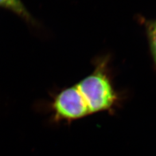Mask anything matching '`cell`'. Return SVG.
Masks as SVG:
<instances>
[{
	"instance_id": "1",
	"label": "cell",
	"mask_w": 156,
	"mask_h": 156,
	"mask_svg": "<svg viewBox=\"0 0 156 156\" xmlns=\"http://www.w3.org/2000/svg\"><path fill=\"white\" fill-rule=\"evenodd\" d=\"M75 86L90 114L108 109L115 103L116 94L109 78L99 68Z\"/></svg>"
},
{
	"instance_id": "2",
	"label": "cell",
	"mask_w": 156,
	"mask_h": 156,
	"mask_svg": "<svg viewBox=\"0 0 156 156\" xmlns=\"http://www.w3.org/2000/svg\"><path fill=\"white\" fill-rule=\"evenodd\" d=\"M51 109L52 119L55 122L76 120L90 115L75 85L56 94L51 104Z\"/></svg>"
},
{
	"instance_id": "3",
	"label": "cell",
	"mask_w": 156,
	"mask_h": 156,
	"mask_svg": "<svg viewBox=\"0 0 156 156\" xmlns=\"http://www.w3.org/2000/svg\"><path fill=\"white\" fill-rule=\"evenodd\" d=\"M0 7L13 12L27 22L34 23L31 15L21 0H0Z\"/></svg>"
},
{
	"instance_id": "4",
	"label": "cell",
	"mask_w": 156,
	"mask_h": 156,
	"mask_svg": "<svg viewBox=\"0 0 156 156\" xmlns=\"http://www.w3.org/2000/svg\"><path fill=\"white\" fill-rule=\"evenodd\" d=\"M147 33L151 51L156 64V20L149 23L147 27Z\"/></svg>"
}]
</instances>
